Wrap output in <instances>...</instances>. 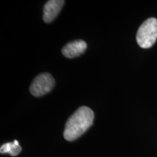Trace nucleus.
Listing matches in <instances>:
<instances>
[{"label":"nucleus","mask_w":157,"mask_h":157,"mask_svg":"<svg viewBox=\"0 0 157 157\" xmlns=\"http://www.w3.org/2000/svg\"><path fill=\"white\" fill-rule=\"evenodd\" d=\"M94 120L93 110L82 106L76 110L66 121L63 136L68 141H74L84 134L92 126Z\"/></svg>","instance_id":"nucleus-1"},{"label":"nucleus","mask_w":157,"mask_h":157,"mask_svg":"<svg viewBox=\"0 0 157 157\" xmlns=\"http://www.w3.org/2000/svg\"><path fill=\"white\" fill-rule=\"evenodd\" d=\"M157 39V19L154 17L147 19L140 25L137 33V44L143 49L150 48Z\"/></svg>","instance_id":"nucleus-2"},{"label":"nucleus","mask_w":157,"mask_h":157,"mask_svg":"<svg viewBox=\"0 0 157 157\" xmlns=\"http://www.w3.org/2000/svg\"><path fill=\"white\" fill-rule=\"evenodd\" d=\"M55 85V79L49 73H42L34 78L30 87V93L35 97H41L52 90Z\"/></svg>","instance_id":"nucleus-3"},{"label":"nucleus","mask_w":157,"mask_h":157,"mask_svg":"<svg viewBox=\"0 0 157 157\" xmlns=\"http://www.w3.org/2000/svg\"><path fill=\"white\" fill-rule=\"evenodd\" d=\"M65 2L63 0H50L44 6L43 20L45 23H51L58 16Z\"/></svg>","instance_id":"nucleus-4"},{"label":"nucleus","mask_w":157,"mask_h":157,"mask_svg":"<svg viewBox=\"0 0 157 157\" xmlns=\"http://www.w3.org/2000/svg\"><path fill=\"white\" fill-rule=\"evenodd\" d=\"M87 49V43L82 39H77L66 44L62 49V53L65 57L74 58L81 56Z\"/></svg>","instance_id":"nucleus-5"},{"label":"nucleus","mask_w":157,"mask_h":157,"mask_svg":"<svg viewBox=\"0 0 157 157\" xmlns=\"http://www.w3.org/2000/svg\"><path fill=\"white\" fill-rule=\"evenodd\" d=\"M21 151V147L16 140L13 141V143H7L3 144L0 148L1 154H9L12 156H16Z\"/></svg>","instance_id":"nucleus-6"}]
</instances>
